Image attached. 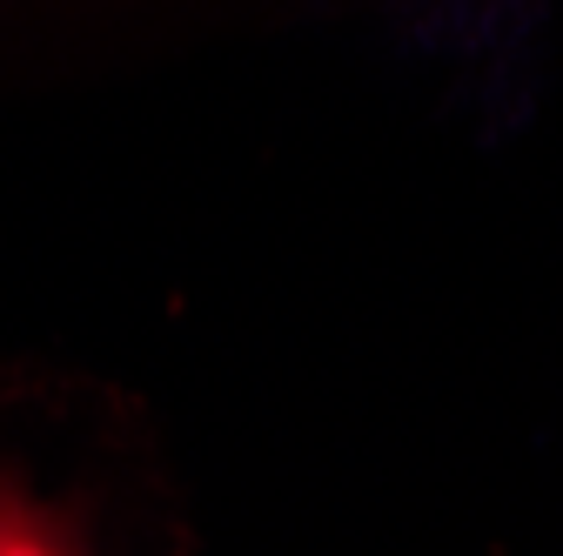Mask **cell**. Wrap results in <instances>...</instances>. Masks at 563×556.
Masks as SVG:
<instances>
[{"mask_svg":"<svg viewBox=\"0 0 563 556\" xmlns=\"http://www.w3.org/2000/svg\"><path fill=\"white\" fill-rule=\"evenodd\" d=\"M0 556H81L41 510H27L14 490H0Z\"/></svg>","mask_w":563,"mask_h":556,"instance_id":"obj_1","label":"cell"}]
</instances>
